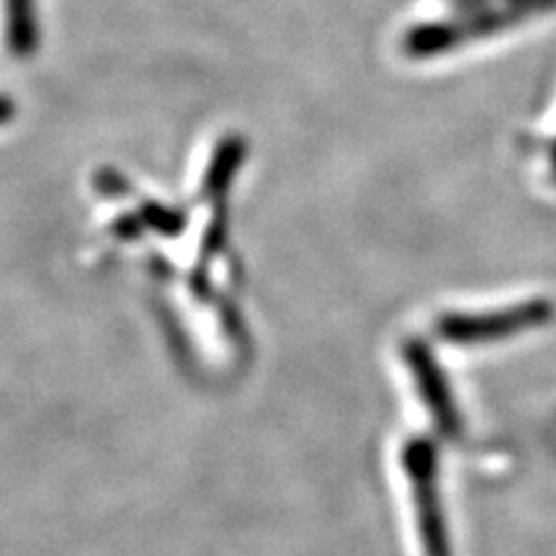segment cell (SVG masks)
Masks as SVG:
<instances>
[{"label":"cell","instance_id":"277c9868","mask_svg":"<svg viewBox=\"0 0 556 556\" xmlns=\"http://www.w3.org/2000/svg\"><path fill=\"white\" fill-rule=\"evenodd\" d=\"M405 358L409 368H413L417 389H420L422 402H426L430 415H433L438 430L448 438L458 435V430H462V417H458L456 402L451 397L448 381L443 377L438 361L430 356V351L420 343V340H409V343H405Z\"/></svg>","mask_w":556,"mask_h":556},{"label":"cell","instance_id":"3957f363","mask_svg":"<svg viewBox=\"0 0 556 556\" xmlns=\"http://www.w3.org/2000/svg\"><path fill=\"white\" fill-rule=\"evenodd\" d=\"M556 0H516L513 9L507 11H484L479 18L467 21V24H428L417 26L405 37V52L409 58H430V54L446 52L467 37H479V34H490L503 29V24H516L513 18L526 16L531 11L554 9Z\"/></svg>","mask_w":556,"mask_h":556},{"label":"cell","instance_id":"ba28073f","mask_svg":"<svg viewBox=\"0 0 556 556\" xmlns=\"http://www.w3.org/2000/svg\"><path fill=\"white\" fill-rule=\"evenodd\" d=\"M13 114H16V106H13V101L9 99V96H0V124L9 122Z\"/></svg>","mask_w":556,"mask_h":556},{"label":"cell","instance_id":"9c48e42d","mask_svg":"<svg viewBox=\"0 0 556 556\" xmlns=\"http://www.w3.org/2000/svg\"><path fill=\"white\" fill-rule=\"evenodd\" d=\"M552 173H554V180H556V148H554V155H552Z\"/></svg>","mask_w":556,"mask_h":556},{"label":"cell","instance_id":"5b68a950","mask_svg":"<svg viewBox=\"0 0 556 556\" xmlns=\"http://www.w3.org/2000/svg\"><path fill=\"white\" fill-rule=\"evenodd\" d=\"M242 157H245V144L240 137H229L219 142L217 152H214L212 165H208L204 176V197L206 199H222L232 184L235 173L240 170Z\"/></svg>","mask_w":556,"mask_h":556},{"label":"cell","instance_id":"8992f818","mask_svg":"<svg viewBox=\"0 0 556 556\" xmlns=\"http://www.w3.org/2000/svg\"><path fill=\"white\" fill-rule=\"evenodd\" d=\"M5 39L13 54H29L37 47L34 0H5Z\"/></svg>","mask_w":556,"mask_h":556},{"label":"cell","instance_id":"7a4b0ae2","mask_svg":"<svg viewBox=\"0 0 556 556\" xmlns=\"http://www.w3.org/2000/svg\"><path fill=\"white\" fill-rule=\"evenodd\" d=\"M552 317V304L544 299L516 304L500 312H482V315H446L438 319V336L448 343H484L516 336L533 325H544Z\"/></svg>","mask_w":556,"mask_h":556},{"label":"cell","instance_id":"6da1fadb","mask_svg":"<svg viewBox=\"0 0 556 556\" xmlns=\"http://www.w3.org/2000/svg\"><path fill=\"white\" fill-rule=\"evenodd\" d=\"M402 464H405L409 482L415 486L417 523H420L426 556H451L446 520H443L435 484V448L428 441H422V438L409 441L405 454H402Z\"/></svg>","mask_w":556,"mask_h":556},{"label":"cell","instance_id":"52a82bcc","mask_svg":"<svg viewBox=\"0 0 556 556\" xmlns=\"http://www.w3.org/2000/svg\"><path fill=\"white\" fill-rule=\"evenodd\" d=\"M139 217H142L144 225L155 229V232L170 235V238L184 229V217H180L176 208H168V206L144 204L142 212H139Z\"/></svg>","mask_w":556,"mask_h":556}]
</instances>
